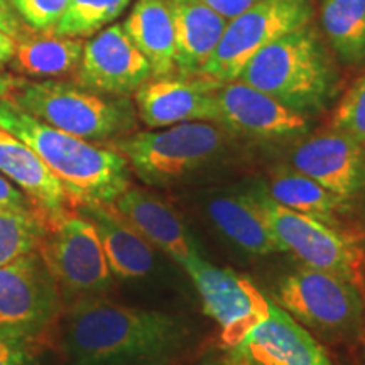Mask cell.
Instances as JSON below:
<instances>
[{"mask_svg": "<svg viewBox=\"0 0 365 365\" xmlns=\"http://www.w3.org/2000/svg\"><path fill=\"white\" fill-rule=\"evenodd\" d=\"M207 365H240L239 362H235L234 359H228V360H220V362H212V364H207Z\"/></svg>", "mask_w": 365, "mask_h": 365, "instance_id": "36", "label": "cell"}, {"mask_svg": "<svg viewBox=\"0 0 365 365\" xmlns=\"http://www.w3.org/2000/svg\"><path fill=\"white\" fill-rule=\"evenodd\" d=\"M83 46V41L76 38L26 29L16 39V51L9 68L31 78H59L75 73Z\"/></svg>", "mask_w": 365, "mask_h": 365, "instance_id": "23", "label": "cell"}, {"mask_svg": "<svg viewBox=\"0 0 365 365\" xmlns=\"http://www.w3.org/2000/svg\"><path fill=\"white\" fill-rule=\"evenodd\" d=\"M0 29L6 31L7 34H11L14 39H17L24 33L27 27L22 24L17 14L14 12L9 0H0Z\"/></svg>", "mask_w": 365, "mask_h": 365, "instance_id": "33", "label": "cell"}, {"mask_svg": "<svg viewBox=\"0 0 365 365\" xmlns=\"http://www.w3.org/2000/svg\"><path fill=\"white\" fill-rule=\"evenodd\" d=\"M266 191L281 207L335 228L339 225V213L349 205L291 166L274 171L266 185Z\"/></svg>", "mask_w": 365, "mask_h": 365, "instance_id": "24", "label": "cell"}, {"mask_svg": "<svg viewBox=\"0 0 365 365\" xmlns=\"http://www.w3.org/2000/svg\"><path fill=\"white\" fill-rule=\"evenodd\" d=\"M176 36V70L182 76H198L215 53L228 21L200 0H168Z\"/></svg>", "mask_w": 365, "mask_h": 365, "instance_id": "20", "label": "cell"}, {"mask_svg": "<svg viewBox=\"0 0 365 365\" xmlns=\"http://www.w3.org/2000/svg\"><path fill=\"white\" fill-rule=\"evenodd\" d=\"M0 173L24 193L33 207L53 222L75 210L65 186L19 137L0 129Z\"/></svg>", "mask_w": 365, "mask_h": 365, "instance_id": "18", "label": "cell"}, {"mask_svg": "<svg viewBox=\"0 0 365 365\" xmlns=\"http://www.w3.org/2000/svg\"><path fill=\"white\" fill-rule=\"evenodd\" d=\"M237 80L303 115L325 110L339 91L335 61L312 22L262 48Z\"/></svg>", "mask_w": 365, "mask_h": 365, "instance_id": "3", "label": "cell"}, {"mask_svg": "<svg viewBox=\"0 0 365 365\" xmlns=\"http://www.w3.org/2000/svg\"><path fill=\"white\" fill-rule=\"evenodd\" d=\"M153 78L149 61L132 44L122 24L98 31L83 46L75 70V83L105 95H125Z\"/></svg>", "mask_w": 365, "mask_h": 365, "instance_id": "12", "label": "cell"}, {"mask_svg": "<svg viewBox=\"0 0 365 365\" xmlns=\"http://www.w3.org/2000/svg\"><path fill=\"white\" fill-rule=\"evenodd\" d=\"M279 307L325 336H350L362 330L365 296L336 274L303 266L277 286Z\"/></svg>", "mask_w": 365, "mask_h": 365, "instance_id": "8", "label": "cell"}, {"mask_svg": "<svg viewBox=\"0 0 365 365\" xmlns=\"http://www.w3.org/2000/svg\"><path fill=\"white\" fill-rule=\"evenodd\" d=\"M112 205L139 235L153 247L166 252L181 267L200 254L181 217L159 196L129 186Z\"/></svg>", "mask_w": 365, "mask_h": 365, "instance_id": "17", "label": "cell"}, {"mask_svg": "<svg viewBox=\"0 0 365 365\" xmlns=\"http://www.w3.org/2000/svg\"><path fill=\"white\" fill-rule=\"evenodd\" d=\"M249 193L271 227L281 252H291L307 267L336 274L364 293L365 254L355 242L335 227L281 207L267 195L266 185L254 186Z\"/></svg>", "mask_w": 365, "mask_h": 365, "instance_id": "6", "label": "cell"}, {"mask_svg": "<svg viewBox=\"0 0 365 365\" xmlns=\"http://www.w3.org/2000/svg\"><path fill=\"white\" fill-rule=\"evenodd\" d=\"M207 210L218 230L245 252L254 255L281 252L271 227L267 225L249 190L244 193L213 196Z\"/></svg>", "mask_w": 365, "mask_h": 365, "instance_id": "22", "label": "cell"}, {"mask_svg": "<svg viewBox=\"0 0 365 365\" xmlns=\"http://www.w3.org/2000/svg\"><path fill=\"white\" fill-rule=\"evenodd\" d=\"M7 98L44 124L95 144L130 134L137 125V110L127 97L97 93L68 81L22 78Z\"/></svg>", "mask_w": 365, "mask_h": 365, "instance_id": "4", "label": "cell"}, {"mask_svg": "<svg viewBox=\"0 0 365 365\" xmlns=\"http://www.w3.org/2000/svg\"><path fill=\"white\" fill-rule=\"evenodd\" d=\"M312 0H259L228 21L215 53L198 76L235 81L245 65L267 44L312 22Z\"/></svg>", "mask_w": 365, "mask_h": 365, "instance_id": "9", "label": "cell"}, {"mask_svg": "<svg viewBox=\"0 0 365 365\" xmlns=\"http://www.w3.org/2000/svg\"><path fill=\"white\" fill-rule=\"evenodd\" d=\"M319 26L328 48L350 66L365 63V0H319Z\"/></svg>", "mask_w": 365, "mask_h": 365, "instance_id": "25", "label": "cell"}, {"mask_svg": "<svg viewBox=\"0 0 365 365\" xmlns=\"http://www.w3.org/2000/svg\"><path fill=\"white\" fill-rule=\"evenodd\" d=\"M130 0H68L65 14L51 31L65 38H88L120 17Z\"/></svg>", "mask_w": 365, "mask_h": 365, "instance_id": "27", "label": "cell"}, {"mask_svg": "<svg viewBox=\"0 0 365 365\" xmlns=\"http://www.w3.org/2000/svg\"><path fill=\"white\" fill-rule=\"evenodd\" d=\"M331 129L340 130L365 148V71L346 90L333 113Z\"/></svg>", "mask_w": 365, "mask_h": 365, "instance_id": "28", "label": "cell"}, {"mask_svg": "<svg viewBox=\"0 0 365 365\" xmlns=\"http://www.w3.org/2000/svg\"><path fill=\"white\" fill-rule=\"evenodd\" d=\"M29 198L0 173V208H31Z\"/></svg>", "mask_w": 365, "mask_h": 365, "instance_id": "31", "label": "cell"}, {"mask_svg": "<svg viewBox=\"0 0 365 365\" xmlns=\"http://www.w3.org/2000/svg\"><path fill=\"white\" fill-rule=\"evenodd\" d=\"M22 24L34 33H51L66 11L68 0H9Z\"/></svg>", "mask_w": 365, "mask_h": 365, "instance_id": "29", "label": "cell"}, {"mask_svg": "<svg viewBox=\"0 0 365 365\" xmlns=\"http://www.w3.org/2000/svg\"><path fill=\"white\" fill-rule=\"evenodd\" d=\"M362 339H364V346H365V314H364V325H362Z\"/></svg>", "mask_w": 365, "mask_h": 365, "instance_id": "37", "label": "cell"}, {"mask_svg": "<svg viewBox=\"0 0 365 365\" xmlns=\"http://www.w3.org/2000/svg\"><path fill=\"white\" fill-rule=\"evenodd\" d=\"M27 340L0 335V365H31Z\"/></svg>", "mask_w": 365, "mask_h": 365, "instance_id": "30", "label": "cell"}, {"mask_svg": "<svg viewBox=\"0 0 365 365\" xmlns=\"http://www.w3.org/2000/svg\"><path fill=\"white\" fill-rule=\"evenodd\" d=\"M230 352L240 365H333L312 333L274 303L269 317Z\"/></svg>", "mask_w": 365, "mask_h": 365, "instance_id": "16", "label": "cell"}, {"mask_svg": "<svg viewBox=\"0 0 365 365\" xmlns=\"http://www.w3.org/2000/svg\"><path fill=\"white\" fill-rule=\"evenodd\" d=\"M222 81L205 76H161L134 91L137 117L149 129H164L186 122L218 124L217 90Z\"/></svg>", "mask_w": 365, "mask_h": 365, "instance_id": "13", "label": "cell"}, {"mask_svg": "<svg viewBox=\"0 0 365 365\" xmlns=\"http://www.w3.org/2000/svg\"><path fill=\"white\" fill-rule=\"evenodd\" d=\"M0 129L19 137L65 186L75 210L81 205H112L130 185L127 159L112 148H102L44 124L0 98Z\"/></svg>", "mask_w": 365, "mask_h": 365, "instance_id": "2", "label": "cell"}, {"mask_svg": "<svg viewBox=\"0 0 365 365\" xmlns=\"http://www.w3.org/2000/svg\"><path fill=\"white\" fill-rule=\"evenodd\" d=\"M21 81L22 78L9 75V73H0V98L11 97V93L21 85Z\"/></svg>", "mask_w": 365, "mask_h": 365, "instance_id": "35", "label": "cell"}, {"mask_svg": "<svg viewBox=\"0 0 365 365\" xmlns=\"http://www.w3.org/2000/svg\"><path fill=\"white\" fill-rule=\"evenodd\" d=\"M76 210L93 223L113 277L130 281L148 276L154 266L153 245L113 205H81Z\"/></svg>", "mask_w": 365, "mask_h": 365, "instance_id": "19", "label": "cell"}, {"mask_svg": "<svg viewBox=\"0 0 365 365\" xmlns=\"http://www.w3.org/2000/svg\"><path fill=\"white\" fill-rule=\"evenodd\" d=\"M14 51H16V39L11 34H7L6 31L0 29V68L9 66Z\"/></svg>", "mask_w": 365, "mask_h": 365, "instance_id": "34", "label": "cell"}, {"mask_svg": "<svg viewBox=\"0 0 365 365\" xmlns=\"http://www.w3.org/2000/svg\"><path fill=\"white\" fill-rule=\"evenodd\" d=\"M59 287L38 250L0 266V335L29 340L59 312Z\"/></svg>", "mask_w": 365, "mask_h": 365, "instance_id": "10", "label": "cell"}, {"mask_svg": "<svg viewBox=\"0 0 365 365\" xmlns=\"http://www.w3.org/2000/svg\"><path fill=\"white\" fill-rule=\"evenodd\" d=\"M185 339V327L171 314L100 298L75 301L63 330L73 365H163Z\"/></svg>", "mask_w": 365, "mask_h": 365, "instance_id": "1", "label": "cell"}, {"mask_svg": "<svg viewBox=\"0 0 365 365\" xmlns=\"http://www.w3.org/2000/svg\"><path fill=\"white\" fill-rule=\"evenodd\" d=\"M193 279L207 317L220 327L222 344L234 349L247 333L269 317L266 296L247 277L217 267L193 255L182 266Z\"/></svg>", "mask_w": 365, "mask_h": 365, "instance_id": "11", "label": "cell"}, {"mask_svg": "<svg viewBox=\"0 0 365 365\" xmlns=\"http://www.w3.org/2000/svg\"><path fill=\"white\" fill-rule=\"evenodd\" d=\"M38 252L65 298L86 299L107 293L113 274L102 242L88 218L68 212L48 222Z\"/></svg>", "mask_w": 365, "mask_h": 365, "instance_id": "7", "label": "cell"}, {"mask_svg": "<svg viewBox=\"0 0 365 365\" xmlns=\"http://www.w3.org/2000/svg\"><path fill=\"white\" fill-rule=\"evenodd\" d=\"M200 2L217 14H220L227 21H232L234 17L240 16L242 12L247 11L249 7H252L259 0H200Z\"/></svg>", "mask_w": 365, "mask_h": 365, "instance_id": "32", "label": "cell"}, {"mask_svg": "<svg viewBox=\"0 0 365 365\" xmlns=\"http://www.w3.org/2000/svg\"><path fill=\"white\" fill-rule=\"evenodd\" d=\"M122 27L149 61L153 78L173 75L176 70V36L168 0H139Z\"/></svg>", "mask_w": 365, "mask_h": 365, "instance_id": "21", "label": "cell"}, {"mask_svg": "<svg viewBox=\"0 0 365 365\" xmlns=\"http://www.w3.org/2000/svg\"><path fill=\"white\" fill-rule=\"evenodd\" d=\"M227 129L215 122H186L163 130L130 132L112 140L148 185L166 186L213 161L227 143Z\"/></svg>", "mask_w": 365, "mask_h": 365, "instance_id": "5", "label": "cell"}, {"mask_svg": "<svg viewBox=\"0 0 365 365\" xmlns=\"http://www.w3.org/2000/svg\"><path fill=\"white\" fill-rule=\"evenodd\" d=\"M218 125L254 139L279 140L304 135L308 118L271 95L235 80L217 90Z\"/></svg>", "mask_w": 365, "mask_h": 365, "instance_id": "14", "label": "cell"}, {"mask_svg": "<svg viewBox=\"0 0 365 365\" xmlns=\"http://www.w3.org/2000/svg\"><path fill=\"white\" fill-rule=\"evenodd\" d=\"M46 217L36 208H0V266L38 250Z\"/></svg>", "mask_w": 365, "mask_h": 365, "instance_id": "26", "label": "cell"}, {"mask_svg": "<svg viewBox=\"0 0 365 365\" xmlns=\"http://www.w3.org/2000/svg\"><path fill=\"white\" fill-rule=\"evenodd\" d=\"M291 168L350 203L365 186L364 145L330 129L308 137L291 154Z\"/></svg>", "mask_w": 365, "mask_h": 365, "instance_id": "15", "label": "cell"}]
</instances>
